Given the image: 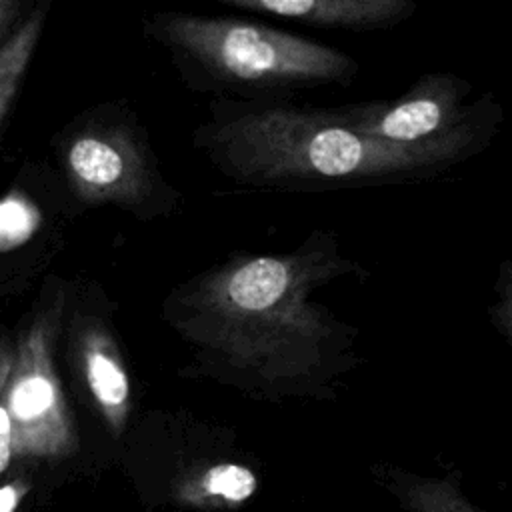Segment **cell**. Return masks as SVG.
<instances>
[{
    "label": "cell",
    "mask_w": 512,
    "mask_h": 512,
    "mask_svg": "<svg viewBox=\"0 0 512 512\" xmlns=\"http://www.w3.org/2000/svg\"><path fill=\"white\" fill-rule=\"evenodd\" d=\"M68 308V290L56 288L12 344L4 408L14 460L58 462L80 450L74 412L56 368V340Z\"/></svg>",
    "instance_id": "cell-6"
},
{
    "label": "cell",
    "mask_w": 512,
    "mask_h": 512,
    "mask_svg": "<svg viewBox=\"0 0 512 512\" xmlns=\"http://www.w3.org/2000/svg\"><path fill=\"white\" fill-rule=\"evenodd\" d=\"M504 112L440 140L402 146L352 128L340 106L210 98L192 146L238 186L322 192L434 180L482 154Z\"/></svg>",
    "instance_id": "cell-2"
},
{
    "label": "cell",
    "mask_w": 512,
    "mask_h": 512,
    "mask_svg": "<svg viewBox=\"0 0 512 512\" xmlns=\"http://www.w3.org/2000/svg\"><path fill=\"white\" fill-rule=\"evenodd\" d=\"M140 28L186 88L212 98L288 100L300 90L348 88L360 72L358 60L334 46L234 16L158 10Z\"/></svg>",
    "instance_id": "cell-3"
},
{
    "label": "cell",
    "mask_w": 512,
    "mask_h": 512,
    "mask_svg": "<svg viewBox=\"0 0 512 512\" xmlns=\"http://www.w3.org/2000/svg\"><path fill=\"white\" fill-rule=\"evenodd\" d=\"M120 454L148 512H236L262 486L256 460L238 434L186 410L136 412Z\"/></svg>",
    "instance_id": "cell-4"
},
{
    "label": "cell",
    "mask_w": 512,
    "mask_h": 512,
    "mask_svg": "<svg viewBox=\"0 0 512 512\" xmlns=\"http://www.w3.org/2000/svg\"><path fill=\"white\" fill-rule=\"evenodd\" d=\"M70 360L82 392L108 438L120 448L136 416L128 356L106 300L74 308L68 318Z\"/></svg>",
    "instance_id": "cell-8"
},
{
    "label": "cell",
    "mask_w": 512,
    "mask_h": 512,
    "mask_svg": "<svg viewBox=\"0 0 512 512\" xmlns=\"http://www.w3.org/2000/svg\"><path fill=\"white\" fill-rule=\"evenodd\" d=\"M496 300L488 306V316L492 326L510 344L512 336V262L506 258L500 264L498 280L494 284Z\"/></svg>",
    "instance_id": "cell-12"
},
{
    "label": "cell",
    "mask_w": 512,
    "mask_h": 512,
    "mask_svg": "<svg viewBox=\"0 0 512 512\" xmlns=\"http://www.w3.org/2000/svg\"><path fill=\"white\" fill-rule=\"evenodd\" d=\"M346 276L368 272L314 228L292 250H236L174 284L162 320L186 348L176 374L254 402H336L362 364L360 332L314 294Z\"/></svg>",
    "instance_id": "cell-1"
},
{
    "label": "cell",
    "mask_w": 512,
    "mask_h": 512,
    "mask_svg": "<svg viewBox=\"0 0 512 512\" xmlns=\"http://www.w3.org/2000/svg\"><path fill=\"white\" fill-rule=\"evenodd\" d=\"M44 20H46L44 6L32 10L0 48V122L6 116L24 80L32 54L42 36Z\"/></svg>",
    "instance_id": "cell-11"
},
{
    "label": "cell",
    "mask_w": 512,
    "mask_h": 512,
    "mask_svg": "<svg viewBox=\"0 0 512 512\" xmlns=\"http://www.w3.org/2000/svg\"><path fill=\"white\" fill-rule=\"evenodd\" d=\"M368 472L406 512H488L468 498L458 468L440 476H426L388 462H374Z\"/></svg>",
    "instance_id": "cell-10"
},
{
    "label": "cell",
    "mask_w": 512,
    "mask_h": 512,
    "mask_svg": "<svg viewBox=\"0 0 512 512\" xmlns=\"http://www.w3.org/2000/svg\"><path fill=\"white\" fill-rule=\"evenodd\" d=\"M10 358H12V344L4 336H0V398L4 394L6 376H8V368H10Z\"/></svg>",
    "instance_id": "cell-15"
},
{
    "label": "cell",
    "mask_w": 512,
    "mask_h": 512,
    "mask_svg": "<svg viewBox=\"0 0 512 512\" xmlns=\"http://www.w3.org/2000/svg\"><path fill=\"white\" fill-rule=\"evenodd\" d=\"M252 16H274L312 28L344 32L390 30L408 22L414 0H216Z\"/></svg>",
    "instance_id": "cell-9"
},
{
    "label": "cell",
    "mask_w": 512,
    "mask_h": 512,
    "mask_svg": "<svg viewBox=\"0 0 512 512\" xmlns=\"http://www.w3.org/2000/svg\"><path fill=\"white\" fill-rule=\"evenodd\" d=\"M66 186L84 206H112L138 222L174 216L180 190L166 178L146 126L126 102L104 104L60 146Z\"/></svg>",
    "instance_id": "cell-5"
},
{
    "label": "cell",
    "mask_w": 512,
    "mask_h": 512,
    "mask_svg": "<svg viewBox=\"0 0 512 512\" xmlns=\"http://www.w3.org/2000/svg\"><path fill=\"white\" fill-rule=\"evenodd\" d=\"M472 84L452 72H426L392 100L344 104V120L360 134L414 146L440 140L486 116L502 112L492 92L470 100Z\"/></svg>",
    "instance_id": "cell-7"
},
{
    "label": "cell",
    "mask_w": 512,
    "mask_h": 512,
    "mask_svg": "<svg viewBox=\"0 0 512 512\" xmlns=\"http://www.w3.org/2000/svg\"><path fill=\"white\" fill-rule=\"evenodd\" d=\"M20 12H22L20 0H0V48L18 28Z\"/></svg>",
    "instance_id": "cell-14"
},
{
    "label": "cell",
    "mask_w": 512,
    "mask_h": 512,
    "mask_svg": "<svg viewBox=\"0 0 512 512\" xmlns=\"http://www.w3.org/2000/svg\"><path fill=\"white\" fill-rule=\"evenodd\" d=\"M32 482L24 476L12 478L0 486V512H16L22 500L30 494Z\"/></svg>",
    "instance_id": "cell-13"
}]
</instances>
